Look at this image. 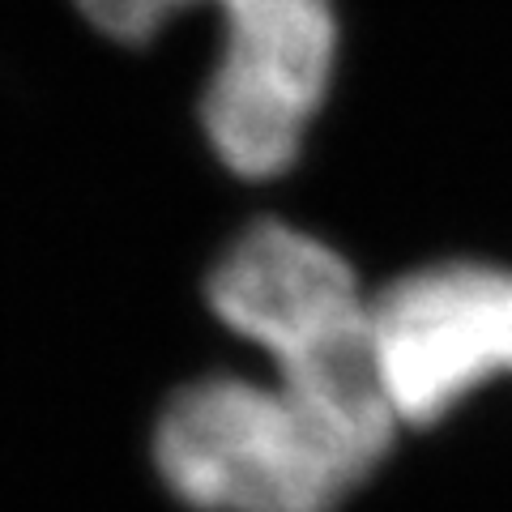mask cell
<instances>
[{
  "mask_svg": "<svg viewBox=\"0 0 512 512\" xmlns=\"http://www.w3.org/2000/svg\"><path fill=\"white\" fill-rule=\"evenodd\" d=\"M116 43H150L167 22L210 5L218 56L201 90V128L222 167L239 180L291 171L338 69L333 0H73Z\"/></svg>",
  "mask_w": 512,
  "mask_h": 512,
  "instance_id": "cell-2",
  "label": "cell"
},
{
  "mask_svg": "<svg viewBox=\"0 0 512 512\" xmlns=\"http://www.w3.org/2000/svg\"><path fill=\"white\" fill-rule=\"evenodd\" d=\"M380 376L402 427H431L483 384L512 376V269L436 261L372 295Z\"/></svg>",
  "mask_w": 512,
  "mask_h": 512,
  "instance_id": "cell-3",
  "label": "cell"
},
{
  "mask_svg": "<svg viewBox=\"0 0 512 512\" xmlns=\"http://www.w3.org/2000/svg\"><path fill=\"white\" fill-rule=\"evenodd\" d=\"M205 299L269 372L171 393L150 436L163 487L192 512H338L402 431L359 274L325 239L261 218L222 248Z\"/></svg>",
  "mask_w": 512,
  "mask_h": 512,
  "instance_id": "cell-1",
  "label": "cell"
}]
</instances>
